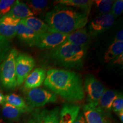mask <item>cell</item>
Instances as JSON below:
<instances>
[{
  "label": "cell",
  "mask_w": 123,
  "mask_h": 123,
  "mask_svg": "<svg viewBox=\"0 0 123 123\" xmlns=\"http://www.w3.org/2000/svg\"><path fill=\"white\" fill-rule=\"evenodd\" d=\"M73 123H86L82 112H79Z\"/></svg>",
  "instance_id": "cell-31"
},
{
  "label": "cell",
  "mask_w": 123,
  "mask_h": 123,
  "mask_svg": "<svg viewBox=\"0 0 123 123\" xmlns=\"http://www.w3.org/2000/svg\"><path fill=\"white\" fill-rule=\"evenodd\" d=\"M88 46L64 42L51 50L50 56L56 63L67 68L80 70L83 67Z\"/></svg>",
  "instance_id": "cell-3"
},
{
  "label": "cell",
  "mask_w": 123,
  "mask_h": 123,
  "mask_svg": "<svg viewBox=\"0 0 123 123\" xmlns=\"http://www.w3.org/2000/svg\"><path fill=\"white\" fill-rule=\"evenodd\" d=\"M11 47L10 40L0 35V66L12 50Z\"/></svg>",
  "instance_id": "cell-24"
},
{
  "label": "cell",
  "mask_w": 123,
  "mask_h": 123,
  "mask_svg": "<svg viewBox=\"0 0 123 123\" xmlns=\"http://www.w3.org/2000/svg\"><path fill=\"white\" fill-rule=\"evenodd\" d=\"M15 1L14 0H0V18L9 13Z\"/></svg>",
  "instance_id": "cell-27"
},
{
  "label": "cell",
  "mask_w": 123,
  "mask_h": 123,
  "mask_svg": "<svg viewBox=\"0 0 123 123\" xmlns=\"http://www.w3.org/2000/svg\"><path fill=\"white\" fill-rule=\"evenodd\" d=\"M101 14L110 13L114 1L112 0H96L93 1Z\"/></svg>",
  "instance_id": "cell-25"
},
{
  "label": "cell",
  "mask_w": 123,
  "mask_h": 123,
  "mask_svg": "<svg viewBox=\"0 0 123 123\" xmlns=\"http://www.w3.org/2000/svg\"><path fill=\"white\" fill-rule=\"evenodd\" d=\"M118 115H119V119L121 121V123L123 122V111L120 112V113H118Z\"/></svg>",
  "instance_id": "cell-35"
},
{
  "label": "cell",
  "mask_w": 123,
  "mask_h": 123,
  "mask_svg": "<svg viewBox=\"0 0 123 123\" xmlns=\"http://www.w3.org/2000/svg\"><path fill=\"white\" fill-rule=\"evenodd\" d=\"M112 110L117 114L120 112L123 111V98L122 94L119 93L116 99L113 101L112 105Z\"/></svg>",
  "instance_id": "cell-29"
},
{
  "label": "cell",
  "mask_w": 123,
  "mask_h": 123,
  "mask_svg": "<svg viewBox=\"0 0 123 123\" xmlns=\"http://www.w3.org/2000/svg\"><path fill=\"white\" fill-rule=\"evenodd\" d=\"M37 34H36L31 29L28 28L21 22L18 23L16 26V35L18 38L27 46H35Z\"/></svg>",
  "instance_id": "cell-15"
},
{
  "label": "cell",
  "mask_w": 123,
  "mask_h": 123,
  "mask_svg": "<svg viewBox=\"0 0 123 123\" xmlns=\"http://www.w3.org/2000/svg\"><path fill=\"white\" fill-rule=\"evenodd\" d=\"M80 112V106L64 104L59 115V123H73Z\"/></svg>",
  "instance_id": "cell-14"
},
{
  "label": "cell",
  "mask_w": 123,
  "mask_h": 123,
  "mask_svg": "<svg viewBox=\"0 0 123 123\" xmlns=\"http://www.w3.org/2000/svg\"><path fill=\"white\" fill-rule=\"evenodd\" d=\"M82 113L86 123H109L107 115L97 107L86 104L83 107Z\"/></svg>",
  "instance_id": "cell-11"
},
{
  "label": "cell",
  "mask_w": 123,
  "mask_h": 123,
  "mask_svg": "<svg viewBox=\"0 0 123 123\" xmlns=\"http://www.w3.org/2000/svg\"><path fill=\"white\" fill-rule=\"evenodd\" d=\"M0 21L8 26L16 27L18 23L19 22L20 20L15 19V18H14L10 16H8V15H5V16L0 18Z\"/></svg>",
  "instance_id": "cell-30"
},
{
  "label": "cell",
  "mask_w": 123,
  "mask_h": 123,
  "mask_svg": "<svg viewBox=\"0 0 123 123\" xmlns=\"http://www.w3.org/2000/svg\"><path fill=\"white\" fill-rule=\"evenodd\" d=\"M6 15L10 16L15 19L22 20L30 17H33V14L30 11L26 4L16 1L10 11Z\"/></svg>",
  "instance_id": "cell-17"
},
{
  "label": "cell",
  "mask_w": 123,
  "mask_h": 123,
  "mask_svg": "<svg viewBox=\"0 0 123 123\" xmlns=\"http://www.w3.org/2000/svg\"><path fill=\"white\" fill-rule=\"evenodd\" d=\"M114 42H123V30H120L116 34Z\"/></svg>",
  "instance_id": "cell-32"
},
{
  "label": "cell",
  "mask_w": 123,
  "mask_h": 123,
  "mask_svg": "<svg viewBox=\"0 0 123 123\" xmlns=\"http://www.w3.org/2000/svg\"><path fill=\"white\" fill-rule=\"evenodd\" d=\"M5 103V96L0 93V104H4Z\"/></svg>",
  "instance_id": "cell-34"
},
{
  "label": "cell",
  "mask_w": 123,
  "mask_h": 123,
  "mask_svg": "<svg viewBox=\"0 0 123 123\" xmlns=\"http://www.w3.org/2000/svg\"><path fill=\"white\" fill-rule=\"evenodd\" d=\"M20 22L37 34L50 30L49 26L46 23L35 17H30L25 19L20 20Z\"/></svg>",
  "instance_id": "cell-18"
},
{
  "label": "cell",
  "mask_w": 123,
  "mask_h": 123,
  "mask_svg": "<svg viewBox=\"0 0 123 123\" xmlns=\"http://www.w3.org/2000/svg\"><path fill=\"white\" fill-rule=\"evenodd\" d=\"M123 1L117 0L114 1L111 9V13L115 18L117 17L123 13Z\"/></svg>",
  "instance_id": "cell-28"
},
{
  "label": "cell",
  "mask_w": 123,
  "mask_h": 123,
  "mask_svg": "<svg viewBox=\"0 0 123 123\" xmlns=\"http://www.w3.org/2000/svg\"><path fill=\"white\" fill-rule=\"evenodd\" d=\"M18 55L17 50L12 49L1 65L0 82L2 87L7 90H13L17 86L15 62Z\"/></svg>",
  "instance_id": "cell-4"
},
{
  "label": "cell",
  "mask_w": 123,
  "mask_h": 123,
  "mask_svg": "<svg viewBox=\"0 0 123 123\" xmlns=\"http://www.w3.org/2000/svg\"><path fill=\"white\" fill-rule=\"evenodd\" d=\"M46 71L43 68H37L30 74L25 80V90L37 88L43 84L46 78Z\"/></svg>",
  "instance_id": "cell-13"
},
{
  "label": "cell",
  "mask_w": 123,
  "mask_h": 123,
  "mask_svg": "<svg viewBox=\"0 0 123 123\" xmlns=\"http://www.w3.org/2000/svg\"><path fill=\"white\" fill-rule=\"evenodd\" d=\"M35 64V60L32 56L21 54L18 55L15 62V73L17 86H20L30 74Z\"/></svg>",
  "instance_id": "cell-8"
},
{
  "label": "cell",
  "mask_w": 123,
  "mask_h": 123,
  "mask_svg": "<svg viewBox=\"0 0 123 123\" xmlns=\"http://www.w3.org/2000/svg\"><path fill=\"white\" fill-rule=\"evenodd\" d=\"M59 108L52 110L37 109L33 111L26 123H59Z\"/></svg>",
  "instance_id": "cell-9"
},
{
  "label": "cell",
  "mask_w": 123,
  "mask_h": 123,
  "mask_svg": "<svg viewBox=\"0 0 123 123\" xmlns=\"http://www.w3.org/2000/svg\"><path fill=\"white\" fill-rule=\"evenodd\" d=\"M113 64H119L120 65H123V54H121L117 57H116L115 59H113Z\"/></svg>",
  "instance_id": "cell-33"
},
{
  "label": "cell",
  "mask_w": 123,
  "mask_h": 123,
  "mask_svg": "<svg viewBox=\"0 0 123 123\" xmlns=\"http://www.w3.org/2000/svg\"><path fill=\"white\" fill-rule=\"evenodd\" d=\"M123 51V42H113L104 54V62L105 63L110 62L122 54Z\"/></svg>",
  "instance_id": "cell-22"
},
{
  "label": "cell",
  "mask_w": 123,
  "mask_h": 123,
  "mask_svg": "<svg viewBox=\"0 0 123 123\" xmlns=\"http://www.w3.org/2000/svg\"><path fill=\"white\" fill-rule=\"evenodd\" d=\"M44 85L68 102L81 101L85 96L81 77L73 71L50 69L46 75Z\"/></svg>",
  "instance_id": "cell-1"
},
{
  "label": "cell",
  "mask_w": 123,
  "mask_h": 123,
  "mask_svg": "<svg viewBox=\"0 0 123 123\" xmlns=\"http://www.w3.org/2000/svg\"><path fill=\"white\" fill-rule=\"evenodd\" d=\"M48 4L49 2L46 0H31L27 1L26 5L33 15H38L43 12Z\"/></svg>",
  "instance_id": "cell-23"
},
{
  "label": "cell",
  "mask_w": 123,
  "mask_h": 123,
  "mask_svg": "<svg viewBox=\"0 0 123 123\" xmlns=\"http://www.w3.org/2000/svg\"><path fill=\"white\" fill-rule=\"evenodd\" d=\"M115 18L111 13L100 14L91 22L89 33L92 36H97L113 26Z\"/></svg>",
  "instance_id": "cell-10"
},
{
  "label": "cell",
  "mask_w": 123,
  "mask_h": 123,
  "mask_svg": "<svg viewBox=\"0 0 123 123\" xmlns=\"http://www.w3.org/2000/svg\"><path fill=\"white\" fill-rule=\"evenodd\" d=\"M0 35L10 40L16 35V27L8 26L0 21Z\"/></svg>",
  "instance_id": "cell-26"
},
{
  "label": "cell",
  "mask_w": 123,
  "mask_h": 123,
  "mask_svg": "<svg viewBox=\"0 0 123 123\" xmlns=\"http://www.w3.org/2000/svg\"><path fill=\"white\" fill-rule=\"evenodd\" d=\"M68 34H64L50 30L37 35L35 44L41 50H53L66 41Z\"/></svg>",
  "instance_id": "cell-7"
},
{
  "label": "cell",
  "mask_w": 123,
  "mask_h": 123,
  "mask_svg": "<svg viewBox=\"0 0 123 123\" xmlns=\"http://www.w3.org/2000/svg\"><path fill=\"white\" fill-rule=\"evenodd\" d=\"M23 111L5 102L3 104L2 114L5 119L10 121H17L24 113Z\"/></svg>",
  "instance_id": "cell-20"
},
{
  "label": "cell",
  "mask_w": 123,
  "mask_h": 123,
  "mask_svg": "<svg viewBox=\"0 0 123 123\" xmlns=\"http://www.w3.org/2000/svg\"><path fill=\"white\" fill-rule=\"evenodd\" d=\"M27 105L31 108L41 107L56 102L57 96L53 92L42 88H34L25 92Z\"/></svg>",
  "instance_id": "cell-5"
},
{
  "label": "cell",
  "mask_w": 123,
  "mask_h": 123,
  "mask_svg": "<svg viewBox=\"0 0 123 123\" xmlns=\"http://www.w3.org/2000/svg\"><path fill=\"white\" fill-rule=\"evenodd\" d=\"M91 38L92 35L87 29L82 28L68 34L64 42L78 46H88Z\"/></svg>",
  "instance_id": "cell-12"
},
{
  "label": "cell",
  "mask_w": 123,
  "mask_h": 123,
  "mask_svg": "<svg viewBox=\"0 0 123 123\" xmlns=\"http://www.w3.org/2000/svg\"><path fill=\"white\" fill-rule=\"evenodd\" d=\"M0 123H6L4 120V119L1 117V116H0Z\"/></svg>",
  "instance_id": "cell-36"
},
{
  "label": "cell",
  "mask_w": 123,
  "mask_h": 123,
  "mask_svg": "<svg viewBox=\"0 0 123 123\" xmlns=\"http://www.w3.org/2000/svg\"><path fill=\"white\" fill-rule=\"evenodd\" d=\"M5 102L17 108L24 112H30L32 110V108L27 105L26 103L22 98L14 93H12L5 96Z\"/></svg>",
  "instance_id": "cell-21"
},
{
  "label": "cell",
  "mask_w": 123,
  "mask_h": 123,
  "mask_svg": "<svg viewBox=\"0 0 123 123\" xmlns=\"http://www.w3.org/2000/svg\"><path fill=\"white\" fill-rule=\"evenodd\" d=\"M84 89L87 95V104L97 107L100 99L105 90L103 84L93 75H87L84 81Z\"/></svg>",
  "instance_id": "cell-6"
},
{
  "label": "cell",
  "mask_w": 123,
  "mask_h": 123,
  "mask_svg": "<svg viewBox=\"0 0 123 123\" xmlns=\"http://www.w3.org/2000/svg\"><path fill=\"white\" fill-rule=\"evenodd\" d=\"M93 1L88 0H58L54 1V4L61 5L79 9L90 14Z\"/></svg>",
  "instance_id": "cell-19"
},
{
  "label": "cell",
  "mask_w": 123,
  "mask_h": 123,
  "mask_svg": "<svg viewBox=\"0 0 123 123\" xmlns=\"http://www.w3.org/2000/svg\"><path fill=\"white\" fill-rule=\"evenodd\" d=\"M119 93L116 91L105 89L99 100L97 107L108 116L112 110L113 102L116 99Z\"/></svg>",
  "instance_id": "cell-16"
},
{
  "label": "cell",
  "mask_w": 123,
  "mask_h": 123,
  "mask_svg": "<svg viewBox=\"0 0 123 123\" xmlns=\"http://www.w3.org/2000/svg\"><path fill=\"white\" fill-rule=\"evenodd\" d=\"M88 15L79 9L56 5L46 13L45 21L50 30L68 34L83 28L88 22Z\"/></svg>",
  "instance_id": "cell-2"
}]
</instances>
